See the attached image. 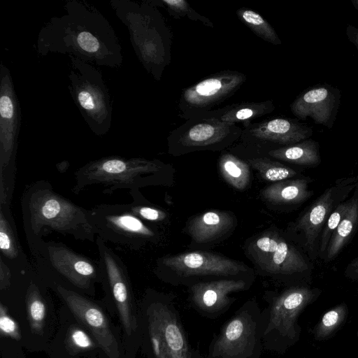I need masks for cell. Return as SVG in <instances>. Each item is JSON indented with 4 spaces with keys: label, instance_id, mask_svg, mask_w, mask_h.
Listing matches in <instances>:
<instances>
[{
    "label": "cell",
    "instance_id": "4",
    "mask_svg": "<svg viewBox=\"0 0 358 358\" xmlns=\"http://www.w3.org/2000/svg\"><path fill=\"white\" fill-rule=\"evenodd\" d=\"M166 166L157 159L143 157L108 156L92 160L74 173V194L93 186L102 187V193L112 194L115 191H130L157 182Z\"/></svg>",
    "mask_w": 358,
    "mask_h": 358
},
{
    "label": "cell",
    "instance_id": "10",
    "mask_svg": "<svg viewBox=\"0 0 358 358\" xmlns=\"http://www.w3.org/2000/svg\"><path fill=\"white\" fill-rule=\"evenodd\" d=\"M262 310L247 301L213 336L206 358H260L264 348Z\"/></svg>",
    "mask_w": 358,
    "mask_h": 358
},
{
    "label": "cell",
    "instance_id": "15",
    "mask_svg": "<svg viewBox=\"0 0 358 358\" xmlns=\"http://www.w3.org/2000/svg\"><path fill=\"white\" fill-rule=\"evenodd\" d=\"M95 244L99 253L101 281L106 294L118 311L125 333L130 336L138 328L134 297L129 272L123 260L99 236Z\"/></svg>",
    "mask_w": 358,
    "mask_h": 358
},
{
    "label": "cell",
    "instance_id": "32",
    "mask_svg": "<svg viewBox=\"0 0 358 358\" xmlns=\"http://www.w3.org/2000/svg\"><path fill=\"white\" fill-rule=\"evenodd\" d=\"M154 6H161L164 8L168 13L174 18L187 17L189 19L201 22L206 27L213 28V22L206 17L201 15L194 10L189 4L185 0H162V1H148Z\"/></svg>",
    "mask_w": 358,
    "mask_h": 358
},
{
    "label": "cell",
    "instance_id": "19",
    "mask_svg": "<svg viewBox=\"0 0 358 358\" xmlns=\"http://www.w3.org/2000/svg\"><path fill=\"white\" fill-rule=\"evenodd\" d=\"M313 133L310 127L295 120L276 117L243 127L239 140L247 147L267 151L299 143Z\"/></svg>",
    "mask_w": 358,
    "mask_h": 358
},
{
    "label": "cell",
    "instance_id": "18",
    "mask_svg": "<svg viewBox=\"0 0 358 358\" xmlns=\"http://www.w3.org/2000/svg\"><path fill=\"white\" fill-rule=\"evenodd\" d=\"M53 287L77 320L88 329L108 358H120L119 344L102 308L78 292L57 284H53Z\"/></svg>",
    "mask_w": 358,
    "mask_h": 358
},
{
    "label": "cell",
    "instance_id": "29",
    "mask_svg": "<svg viewBox=\"0 0 358 358\" xmlns=\"http://www.w3.org/2000/svg\"><path fill=\"white\" fill-rule=\"evenodd\" d=\"M249 164L237 156L226 152L220 155L218 168L222 177L231 186L238 190H243L250 181Z\"/></svg>",
    "mask_w": 358,
    "mask_h": 358
},
{
    "label": "cell",
    "instance_id": "12",
    "mask_svg": "<svg viewBox=\"0 0 358 358\" xmlns=\"http://www.w3.org/2000/svg\"><path fill=\"white\" fill-rule=\"evenodd\" d=\"M357 185L356 176L337 179L287 227V237L311 262L318 258L320 236L327 219L341 202L350 196Z\"/></svg>",
    "mask_w": 358,
    "mask_h": 358
},
{
    "label": "cell",
    "instance_id": "7",
    "mask_svg": "<svg viewBox=\"0 0 358 358\" xmlns=\"http://www.w3.org/2000/svg\"><path fill=\"white\" fill-rule=\"evenodd\" d=\"M69 90L73 101L92 132L106 135L113 121V106L101 71L94 64L69 56Z\"/></svg>",
    "mask_w": 358,
    "mask_h": 358
},
{
    "label": "cell",
    "instance_id": "36",
    "mask_svg": "<svg viewBox=\"0 0 358 358\" xmlns=\"http://www.w3.org/2000/svg\"><path fill=\"white\" fill-rule=\"evenodd\" d=\"M66 344L68 350L73 355L93 350L97 346L85 331L76 325L68 329Z\"/></svg>",
    "mask_w": 358,
    "mask_h": 358
},
{
    "label": "cell",
    "instance_id": "16",
    "mask_svg": "<svg viewBox=\"0 0 358 358\" xmlns=\"http://www.w3.org/2000/svg\"><path fill=\"white\" fill-rule=\"evenodd\" d=\"M237 71H222L184 89L178 101L179 116L185 120L202 117L232 96L246 81Z\"/></svg>",
    "mask_w": 358,
    "mask_h": 358
},
{
    "label": "cell",
    "instance_id": "3",
    "mask_svg": "<svg viewBox=\"0 0 358 358\" xmlns=\"http://www.w3.org/2000/svg\"><path fill=\"white\" fill-rule=\"evenodd\" d=\"M117 17L126 27L134 51L155 79L169 63V32L162 15L148 1L110 0Z\"/></svg>",
    "mask_w": 358,
    "mask_h": 358
},
{
    "label": "cell",
    "instance_id": "2",
    "mask_svg": "<svg viewBox=\"0 0 358 358\" xmlns=\"http://www.w3.org/2000/svg\"><path fill=\"white\" fill-rule=\"evenodd\" d=\"M20 206L29 249L52 233L95 243L97 234L91 209L55 192L50 182L38 180L29 184L22 193Z\"/></svg>",
    "mask_w": 358,
    "mask_h": 358
},
{
    "label": "cell",
    "instance_id": "26",
    "mask_svg": "<svg viewBox=\"0 0 358 358\" xmlns=\"http://www.w3.org/2000/svg\"><path fill=\"white\" fill-rule=\"evenodd\" d=\"M350 206L334 232L327 248L323 261L329 262L338 257L358 230V185L350 196Z\"/></svg>",
    "mask_w": 358,
    "mask_h": 358
},
{
    "label": "cell",
    "instance_id": "21",
    "mask_svg": "<svg viewBox=\"0 0 358 358\" xmlns=\"http://www.w3.org/2000/svg\"><path fill=\"white\" fill-rule=\"evenodd\" d=\"M340 101V91L324 84L306 89L293 101L289 107L296 118L306 120L310 117L315 124L331 129Z\"/></svg>",
    "mask_w": 358,
    "mask_h": 358
},
{
    "label": "cell",
    "instance_id": "42",
    "mask_svg": "<svg viewBox=\"0 0 358 358\" xmlns=\"http://www.w3.org/2000/svg\"><path fill=\"white\" fill-rule=\"evenodd\" d=\"M356 178H357V181H358V174H357V176H356Z\"/></svg>",
    "mask_w": 358,
    "mask_h": 358
},
{
    "label": "cell",
    "instance_id": "38",
    "mask_svg": "<svg viewBox=\"0 0 358 358\" xmlns=\"http://www.w3.org/2000/svg\"><path fill=\"white\" fill-rule=\"evenodd\" d=\"M14 271L1 259H0V290L8 289L12 283Z\"/></svg>",
    "mask_w": 358,
    "mask_h": 358
},
{
    "label": "cell",
    "instance_id": "11",
    "mask_svg": "<svg viewBox=\"0 0 358 358\" xmlns=\"http://www.w3.org/2000/svg\"><path fill=\"white\" fill-rule=\"evenodd\" d=\"M21 109L12 74L0 64V204H11L16 178V157Z\"/></svg>",
    "mask_w": 358,
    "mask_h": 358
},
{
    "label": "cell",
    "instance_id": "14",
    "mask_svg": "<svg viewBox=\"0 0 358 358\" xmlns=\"http://www.w3.org/2000/svg\"><path fill=\"white\" fill-rule=\"evenodd\" d=\"M243 128L217 119L199 117L186 120L168 137L169 152L173 155L200 150L217 151L240 139Z\"/></svg>",
    "mask_w": 358,
    "mask_h": 358
},
{
    "label": "cell",
    "instance_id": "13",
    "mask_svg": "<svg viewBox=\"0 0 358 358\" xmlns=\"http://www.w3.org/2000/svg\"><path fill=\"white\" fill-rule=\"evenodd\" d=\"M91 211L96 234L107 243L139 251L157 241V231L134 214L128 203L100 204Z\"/></svg>",
    "mask_w": 358,
    "mask_h": 358
},
{
    "label": "cell",
    "instance_id": "35",
    "mask_svg": "<svg viewBox=\"0 0 358 358\" xmlns=\"http://www.w3.org/2000/svg\"><path fill=\"white\" fill-rule=\"evenodd\" d=\"M346 315L347 308L344 304L338 305L327 311L315 329V338L323 340L328 338L343 323Z\"/></svg>",
    "mask_w": 358,
    "mask_h": 358
},
{
    "label": "cell",
    "instance_id": "39",
    "mask_svg": "<svg viewBox=\"0 0 358 358\" xmlns=\"http://www.w3.org/2000/svg\"><path fill=\"white\" fill-rule=\"evenodd\" d=\"M344 274L348 278L358 280V256L347 265Z\"/></svg>",
    "mask_w": 358,
    "mask_h": 358
},
{
    "label": "cell",
    "instance_id": "23",
    "mask_svg": "<svg viewBox=\"0 0 358 358\" xmlns=\"http://www.w3.org/2000/svg\"><path fill=\"white\" fill-rule=\"evenodd\" d=\"M234 215L224 210H209L194 217L188 223V234L197 243H208L222 237L234 227Z\"/></svg>",
    "mask_w": 358,
    "mask_h": 358
},
{
    "label": "cell",
    "instance_id": "25",
    "mask_svg": "<svg viewBox=\"0 0 358 358\" xmlns=\"http://www.w3.org/2000/svg\"><path fill=\"white\" fill-rule=\"evenodd\" d=\"M275 109V106L271 99L262 101H246L213 109L202 117L215 118L225 123L236 125L241 123L245 127L255 119L273 113Z\"/></svg>",
    "mask_w": 358,
    "mask_h": 358
},
{
    "label": "cell",
    "instance_id": "22",
    "mask_svg": "<svg viewBox=\"0 0 358 358\" xmlns=\"http://www.w3.org/2000/svg\"><path fill=\"white\" fill-rule=\"evenodd\" d=\"M0 259L13 270L27 272L33 268L18 237L10 205H0Z\"/></svg>",
    "mask_w": 358,
    "mask_h": 358
},
{
    "label": "cell",
    "instance_id": "5",
    "mask_svg": "<svg viewBox=\"0 0 358 358\" xmlns=\"http://www.w3.org/2000/svg\"><path fill=\"white\" fill-rule=\"evenodd\" d=\"M29 251L38 276L53 284L93 293L95 284L101 281L99 260L78 253L63 243L43 240Z\"/></svg>",
    "mask_w": 358,
    "mask_h": 358
},
{
    "label": "cell",
    "instance_id": "8",
    "mask_svg": "<svg viewBox=\"0 0 358 358\" xmlns=\"http://www.w3.org/2000/svg\"><path fill=\"white\" fill-rule=\"evenodd\" d=\"M148 302L146 327L152 358H203L191 346L173 298L152 294Z\"/></svg>",
    "mask_w": 358,
    "mask_h": 358
},
{
    "label": "cell",
    "instance_id": "27",
    "mask_svg": "<svg viewBox=\"0 0 358 358\" xmlns=\"http://www.w3.org/2000/svg\"><path fill=\"white\" fill-rule=\"evenodd\" d=\"M266 152L271 158L301 166L315 167L321 163L320 145L311 138Z\"/></svg>",
    "mask_w": 358,
    "mask_h": 358
},
{
    "label": "cell",
    "instance_id": "1",
    "mask_svg": "<svg viewBox=\"0 0 358 358\" xmlns=\"http://www.w3.org/2000/svg\"><path fill=\"white\" fill-rule=\"evenodd\" d=\"M61 15L39 30L35 50L41 57L63 54L97 66L120 68L124 60L119 38L108 19L85 1L69 0Z\"/></svg>",
    "mask_w": 358,
    "mask_h": 358
},
{
    "label": "cell",
    "instance_id": "41",
    "mask_svg": "<svg viewBox=\"0 0 358 358\" xmlns=\"http://www.w3.org/2000/svg\"><path fill=\"white\" fill-rule=\"evenodd\" d=\"M351 2L352 3L353 6L355 7V8L358 12V0H352Z\"/></svg>",
    "mask_w": 358,
    "mask_h": 358
},
{
    "label": "cell",
    "instance_id": "6",
    "mask_svg": "<svg viewBox=\"0 0 358 358\" xmlns=\"http://www.w3.org/2000/svg\"><path fill=\"white\" fill-rule=\"evenodd\" d=\"M320 293L317 288L293 286L279 294L267 295L268 305L262 310L264 348L284 353L293 345L299 335L300 313Z\"/></svg>",
    "mask_w": 358,
    "mask_h": 358
},
{
    "label": "cell",
    "instance_id": "28",
    "mask_svg": "<svg viewBox=\"0 0 358 358\" xmlns=\"http://www.w3.org/2000/svg\"><path fill=\"white\" fill-rule=\"evenodd\" d=\"M34 271L25 292V306L27 320L32 333L42 335L46 319V301Z\"/></svg>",
    "mask_w": 358,
    "mask_h": 358
},
{
    "label": "cell",
    "instance_id": "40",
    "mask_svg": "<svg viewBox=\"0 0 358 358\" xmlns=\"http://www.w3.org/2000/svg\"><path fill=\"white\" fill-rule=\"evenodd\" d=\"M346 35L348 41L355 46L358 51V28L348 24L346 27Z\"/></svg>",
    "mask_w": 358,
    "mask_h": 358
},
{
    "label": "cell",
    "instance_id": "30",
    "mask_svg": "<svg viewBox=\"0 0 358 358\" xmlns=\"http://www.w3.org/2000/svg\"><path fill=\"white\" fill-rule=\"evenodd\" d=\"M246 162L266 181L276 182L287 179L305 177L289 166L266 157H250L248 158Z\"/></svg>",
    "mask_w": 358,
    "mask_h": 358
},
{
    "label": "cell",
    "instance_id": "34",
    "mask_svg": "<svg viewBox=\"0 0 358 358\" xmlns=\"http://www.w3.org/2000/svg\"><path fill=\"white\" fill-rule=\"evenodd\" d=\"M350 197L341 202L333 210L323 227L319 245L318 257L323 260L329 241L350 206Z\"/></svg>",
    "mask_w": 358,
    "mask_h": 358
},
{
    "label": "cell",
    "instance_id": "31",
    "mask_svg": "<svg viewBox=\"0 0 358 358\" xmlns=\"http://www.w3.org/2000/svg\"><path fill=\"white\" fill-rule=\"evenodd\" d=\"M236 13L238 18L258 37L275 45L282 44L273 27L257 12L241 8Z\"/></svg>",
    "mask_w": 358,
    "mask_h": 358
},
{
    "label": "cell",
    "instance_id": "24",
    "mask_svg": "<svg viewBox=\"0 0 358 358\" xmlns=\"http://www.w3.org/2000/svg\"><path fill=\"white\" fill-rule=\"evenodd\" d=\"M313 180L309 177L287 179L274 182L261 192L262 197L275 206H295L308 200L314 192L309 189Z\"/></svg>",
    "mask_w": 358,
    "mask_h": 358
},
{
    "label": "cell",
    "instance_id": "33",
    "mask_svg": "<svg viewBox=\"0 0 358 358\" xmlns=\"http://www.w3.org/2000/svg\"><path fill=\"white\" fill-rule=\"evenodd\" d=\"M129 193L132 198V201L128 203L130 210L145 222H161L166 218V213L149 204L142 196L139 189L130 191Z\"/></svg>",
    "mask_w": 358,
    "mask_h": 358
},
{
    "label": "cell",
    "instance_id": "37",
    "mask_svg": "<svg viewBox=\"0 0 358 358\" xmlns=\"http://www.w3.org/2000/svg\"><path fill=\"white\" fill-rule=\"evenodd\" d=\"M0 332L2 337L15 340L21 339V333L17 322L8 315L7 307L0 303Z\"/></svg>",
    "mask_w": 358,
    "mask_h": 358
},
{
    "label": "cell",
    "instance_id": "20",
    "mask_svg": "<svg viewBox=\"0 0 358 358\" xmlns=\"http://www.w3.org/2000/svg\"><path fill=\"white\" fill-rule=\"evenodd\" d=\"M250 282L243 278L201 280L189 285L190 302L200 315L215 319L234 303L236 299L230 294L248 289Z\"/></svg>",
    "mask_w": 358,
    "mask_h": 358
},
{
    "label": "cell",
    "instance_id": "9",
    "mask_svg": "<svg viewBox=\"0 0 358 358\" xmlns=\"http://www.w3.org/2000/svg\"><path fill=\"white\" fill-rule=\"evenodd\" d=\"M246 252L261 274L278 280L308 278L313 269L305 253L277 231L264 232L250 241Z\"/></svg>",
    "mask_w": 358,
    "mask_h": 358
},
{
    "label": "cell",
    "instance_id": "17",
    "mask_svg": "<svg viewBox=\"0 0 358 358\" xmlns=\"http://www.w3.org/2000/svg\"><path fill=\"white\" fill-rule=\"evenodd\" d=\"M159 271H169L179 279L203 277H242L250 268L234 259L206 251H192L162 257L157 261Z\"/></svg>",
    "mask_w": 358,
    "mask_h": 358
}]
</instances>
